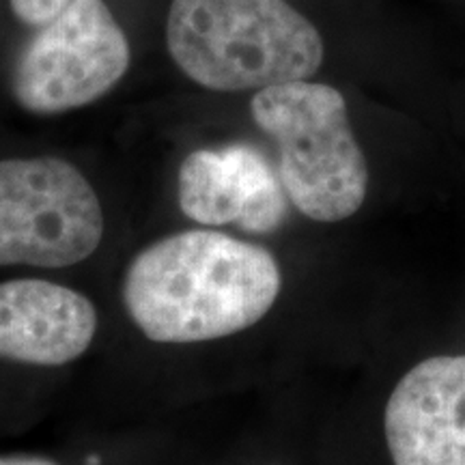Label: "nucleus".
<instances>
[{
    "label": "nucleus",
    "mask_w": 465,
    "mask_h": 465,
    "mask_svg": "<svg viewBox=\"0 0 465 465\" xmlns=\"http://www.w3.org/2000/svg\"><path fill=\"white\" fill-rule=\"evenodd\" d=\"M281 289V267L270 250L199 229L143 248L127 265L121 295L149 341L188 345L252 328Z\"/></svg>",
    "instance_id": "nucleus-1"
},
{
    "label": "nucleus",
    "mask_w": 465,
    "mask_h": 465,
    "mask_svg": "<svg viewBox=\"0 0 465 465\" xmlns=\"http://www.w3.org/2000/svg\"><path fill=\"white\" fill-rule=\"evenodd\" d=\"M166 44L190 80L223 93L308 80L325 52L287 0H173Z\"/></svg>",
    "instance_id": "nucleus-2"
},
{
    "label": "nucleus",
    "mask_w": 465,
    "mask_h": 465,
    "mask_svg": "<svg viewBox=\"0 0 465 465\" xmlns=\"http://www.w3.org/2000/svg\"><path fill=\"white\" fill-rule=\"evenodd\" d=\"M254 124L281 151V183L302 216L342 223L362 207L369 168L334 86L287 83L257 91Z\"/></svg>",
    "instance_id": "nucleus-3"
},
{
    "label": "nucleus",
    "mask_w": 465,
    "mask_h": 465,
    "mask_svg": "<svg viewBox=\"0 0 465 465\" xmlns=\"http://www.w3.org/2000/svg\"><path fill=\"white\" fill-rule=\"evenodd\" d=\"M102 237L100 196L72 162L0 160V267L78 265L97 252Z\"/></svg>",
    "instance_id": "nucleus-4"
},
{
    "label": "nucleus",
    "mask_w": 465,
    "mask_h": 465,
    "mask_svg": "<svg viewBox=\"0 0 465 465\" xmlns=\"http://www.w3.org/2000/svg\"><path fill=\"white\" fill-rule=\"evenodd\" d=\"M130 61V44L108 5L72 0L17 58L11 91L26 113L63 114L113 91Z\"/></svg>",
    "instance_id": "nucleus-5"
},
{
    "label": "nucleus",
    "mask_w": 465,
    "mask_h": 465,
    "mask_svg": "<svg viewBox=\"0 0 465 465\" xmlns=\"http://www.w3.org/2000/svg\"><path fill=\"white\" fill-rule=\"evenodd\" d=\"M177 192L179 207L196 224L272 232L287 216L281 177L250 144L192 151L179 166Z\"/></svg>",
    "instance_id": "nucleus-6"
},
{
    "label": "nucleus",
    "mask_w": 465,
    "mask_h": 465,
    "mask_svg": "<svg viewBox=\"0 0 465 465\" xmlns=\"http://www.w3.org/2000/svg\"><path fill=\"white\" fill-rule=\"evenodd\" d=\"M394 465H465V356L407 371L383 416Z\"/></svg>",
    "instance_id": "nucleus-7"
},
{
    "label": "nucleus",
    "mask_w": 465,
    "mask_h": 465,
    "mask_svg": "<svg viewBox=\"0 0 465 465\" xmlns=\"http://www.w3.org/2000/svg\"><path fill=\"white\" fill-rule=\"evenodd\" d=\"M95 304L84 293L44 278L0 282V358L63 366L84 356L97 334Z\"/></svg>",
    "instance_id": "nucleus-8"
},
{
    "label": "nucleus",
    "mask_w": 465,
    "mask_h": 465,
    "mask_svg": "<svg viewBox=\"0 0 465 465\" xmlns=\"http://www.w3.org/2000/svg\"><path fill=\"white\" fill-rule=\"evenodd\" d=\"M11 11L28 26H44L61 14L72 0H9Z\"/></svg>",
    "instance_id": "nucleus-9"
},
{
    "label": "nucleus",
    "mask_w": 465,
    "mask_h": 465,
    "mask_svg": "<svg viewBox=\"0 0 465 465\" xmlns=\"http://www.w3.org/2000/svg\"><path fill=\"white\" fill-rule=\"evenodd\" d=\"M0 465H58L44 457H0Z\"/></svg>",
    "instance_id": "nucleus-10"
}]
</instances>
